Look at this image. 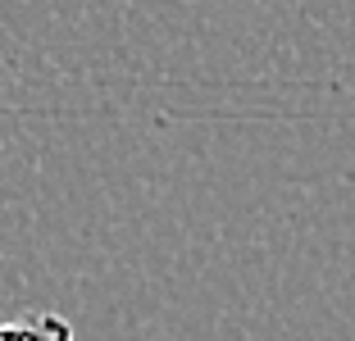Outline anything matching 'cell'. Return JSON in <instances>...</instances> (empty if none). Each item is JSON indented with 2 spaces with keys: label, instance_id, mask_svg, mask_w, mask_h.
<instances>
[{
  "label": "cell",
  "instance_id": "6da1fadb",
  "mask_svg": "<svg viewBox=\"0 0 355 341\" xmlns=\"http://www.w3.org/2000/svg\"><path fill=\"white\" fill-rule=\"evenodd\" d=\"M0 341H73V323L64 314H28L0 323Z\"/></svg>",
  "mask_w": 355,
  "mask_h": 341
}]
</instances>
